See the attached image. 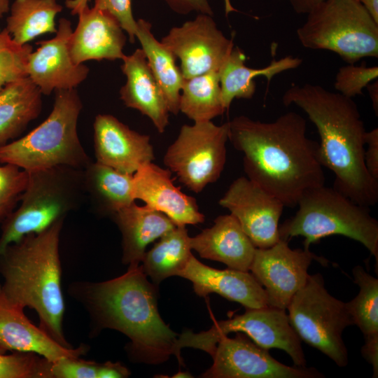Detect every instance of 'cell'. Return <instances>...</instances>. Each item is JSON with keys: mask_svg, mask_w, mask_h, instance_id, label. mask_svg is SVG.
Instances as JSON below:
<instances>
[{"mask_svg": "<svg viewBox=\"0 0 378 378\" xmlns=\"http://www.w3.org/2000/svg\"><path fill=\"white\" fill-rule=\"evenodd\" d=\"M161 42L180 59L184 78L218 71L234 48L233 41L206 14H198L181 26L172 27Z\"/></svg>", "mask_w": 378, "mask_h": 378, "instance_id": "cell-13", "label": "cell"}, {"mask_svg": "<svg viewBox=\"0 0 378 378\" xmlns=\"http://www.w3.org/2000/svg\"><path fill=\"white\" fill-rule=\"evenodd\" d=\"M50 362L31 352L0 354V378H49Z\"/></svg>", "mask_w": 378, "mask_h": 378, "instance_id": "cell-35", "label": "cell"}, {"mask_svg": "<svg viewBox=\"0 0 378 378\" xmlns=\"http://www.w3.org/2000/svg\"><path fill=\"white\" fill-rule=\"evenodd\" d=\"M88 346L81 344L67 348L52 338L26 316L24 308L10 301L0 285V354L7 351L31 352L50 361L66 357H81Z\"/></svg>", "mask_w": 378, "mask_h": 378, "instance_id": "cell-19", "label": "cell"}, {"mask_svg": "<svg viewBox=\"0 0 378 378\" xmlns=\"http://www.w3.org/2000/svg\"><path fill=\"white\" fill-rule=\"evenodd\" d=\"M177 276L190 280L195 293L200 297L215 293L246 309L269 306L265 289L248 272L210 267L192 255Z\"/></svg>", "mask_w": 378, "mask_h": 378, "instance_id": "cell-21", "label": "cell"}, {"mask_svg": "<svg viewBox=\"0 0 378 378\" xmlns=\"http://www.w3.org/2000/svg\"><path fill=\"white\" fill-rule=\"evenodd\" d=\"M133 174H124L99 162H90L83 169L85 195L95 213L111 217L134 202Z\"/></svg>", "mask_w": 378, "mask_h": 378, "instance_id": "cell-27", "label": "cell"}, {"mask_svg": "<svg viewBox=\"0 0 378 378\" xmlns=\"http://www.w3.org/2000/svg\"><path fill=\"white\" fill-rule=\"evenodd\" d=\"M367 88L369 92V95L370 97L372 103V107L376 113V115L378 114V85H377V81L374 82V83L371 85H368Z\"/></svg>", "mask_w": 378, "mask_h": 378, "instance_id": "cell-45", "label": "cell"}, {"mask_svg": "<svg viewBox=\"0 0 378 378\" xmlns=\"http://www.w3.org/2000/svg\"><path fill=\"white\" fill-rule=\"evenodd\" d=\"M172 377H192V376H190V374L188 372H178L177 374H174V376H172Z\"/></svg>", "mask_w": 378, "mask_h": 378, "instance_id": "cell-48", "label": "cell"}, {"mask_svg": "<svg viewBox=\"0 0 378 378\" xmlns=\"http://www.w3.org/2000/svg\"><path fill=\"white\" fill-rule=\"evenodd\" d=\"M316 260H328L309 248L291 249L288 241L279 239L274 245L256 248L249 270L263 287L269 306L286 309L294 295L305 284L308 268Z\"/></svg>", "mask_w": 378, "mask_h": 378, "instance_id": "cell-12", "label": "cell"}, {"mask_svg": "<svg viewBox=\"0 0 378 378\" xmlns=\"http://www.w3.org/2000/svg\"><path fill=\"white\" fill-rule=\"evenodd\" d=\"M64 219L39 233L8 245L0 255L1 288L13 302L34 309L39 328L61 345L73 347L62 329L65 304L62 290L59 238Z\"/></svg>", "mask_w": 378, "mask_h": 378, "instance_id": "cell-4", "label": "cell"}, {"mask_svg": "<svg viewBox=\"0 0 378 378\" xmlns=\"http://www.w3.org/2000/svg\"><path fill=\"white\" fill-rule=\"evenodd\" d=\"M214 225L194 237L191 249L203 258L218 261L228 268L248 272L255 247L232 215L218 216Z\"/></svg>", "mask_w": 378, "mask_h": 378, "instance_id": "cell-23", "label": "cell"}, {"mask_svg": "<svg viewBox=\"0 0 378 378\" xmlns=\"http://www.w3.org/2000/svg\"><path fill=\"white\" fill-rule=\"evenodd\" d=\"M352 273L359 287L358 295L346 302L353 323L360 330L364 340L378 337V279L360 265L354 267Z\"/></svg>", "mask_w": 378, "mask_h": 378, "instance_id": "cell-32", "label": "cell"}, {"mask_svg": "<svg viewBox=\"0 0 378 378\" xmlns=\"http://www.w3.org/2000/svg\"><path fill=\"white\" fill-rule=\"evenodd\" d=\"M27 181V172L11 164L0 166V223L15 209Z\"/></svg>", "mask_w": 378, "mask_h": 378, "instance_id": "cell-36", "label": "cell"}, {"mask_svg": "<svg viewBox=\"0 0 378 378\" xmlns=\"http://www.w3.org/2000/svg\"><path fill=\"white\" fill-rule=\"evenodd\" d=\"M10 10V0H0V18Z\"/></svg>", "mask_w": 378, "mask_h": 378, "instance_id": "cell-46", "label": "cell"}, {"mask_svg": "<svg viewBox=\"0 0 378 378\" xmlns=\"http://www.w3.org/2000/svg\"><path fill=\"white\" fill-rule=\"evenodd\" d=\"M218 204L236 218L255 248H269L279 241L284 204L246 176L236 178Z\"/></svg>", "mask_w": 378, "mask_h": 378, "instance_id": "cell-15", "label": "cell"}, {"mask_svg": "<svg viewBox=\"0 0 378 378\" xmlns=\"http://www.w3.org/2000/svg\"><path fill=\"white\" fill-rule=\"evenodd\" d=\"M295 214L279 227L281 239L302 236L304 248L331 235H342L361 243L378 264V222L369 207L360 205L325 185L307 192Z\"/></svg>", "mask_w": 378, "mask_h": 378, "instance_id": "cell-6", "label": "cell"}, {"mask_svg": "<svg viewBox=\"0 0 378 378\" xmlns=\"http://www.w3.org/2000/svg\"><path fill=\"white\" fill-rule=\"evenodd\" d=\"M358 1L378 23V0H358Z\"/></svg>", "mask_w": 378, "mask_h": 378, "instance_id": "cell-44", "label": "cell"}, {"mask_svg": "<svg viewBox=\"0 0 378 378\" xmlns=\"http://www.w3.org/2000/svg\"><path fill=\"white\" fill-rule=\"evenodd\" d=\"M32 47L17 43L6 31L0 30V90L6 84L27 76V64Z\"/></svg>", "mask_w": 378, "mask_h": 378, "instance_id": "cell-34", "label": "cell"}, {"mask_svg": "<svg viewBox=\"0 0 378 378\" xmlns=\"http://www.w3.org/2000/svg\"><path fill=\"white\" fill-rule=\"evenodd\" d=\"M85 197L83 169L59 165L29 172L18 208L2 222L0 255L25 235L65 219L81 206Z\"/></svg>", "mask_w": 378, "mask_h": 378, "instance_id": "cell-7", "label": "cell"}, {"mask_svg": "<svg viewBox=\"0 0 378 378\" xmlns=\"http://www.w3.org/2000/svg\"><path fill=\"white\" fill-rule=\"evenodd\" d=\"M94 7L111 15L127 34L130 43L136 40L137 22L133 16L132 0H94Z\"/></svg>", "mask_w": 378, "mask_h": 378, "instance_id": "cell-38", "label": "cell"}, {"mask_svg": "<svg viewBox=\"0 0 378 378\" xmlns=\"http://www.w3.org/2000/svg\"><path fill=\"white\" fill-rule=\"evenodd\" d=\"M72 31L71 22L61 18L55 37L38 42L39 47L29 55L27 75L42 94L75 89L88 77V67L71 59L69 41Z\"/></svg>", "mask_w": 378, "mask_h": 378, "instance_id": "cell-16", "label": "cell"}, {"mask_svg": "<svg viewBox=\"0 0 378 378\" xmlns=\"http://www.w3.org/2000/svg\"><path fill=\"white\" fill-rule=\"evenodd\" d=\"M297 29L306 48L327 50L349 64L378 57V23L358 0H323Z\"/></svg>", "mask_w": 378, "mask_h": 378, "instance_id": "cell-8", "label": "cell"}, {"mask_svg": "<svg viewBox=\"0 0 378 378\" xmlns=\"http://www.w3.org/2000/svg\"><path fill=\"white\" fill-rule=\"evenodd\" d=\"M322 1L323 0H288L293 9L298 14H307Z\"/></svg>", "mask_w": 378, "mask_h": 378, "instance_id": "cell-42", "label": "cell"}, {"mask_svg": "<svg viewBox=\"0 0 378 378\" xmlns=\"http://www.w3.org/2000/svg\"><path fill=\"white\" fill-rule=\"evenodd\" d=\"M96 161L124 174H133L153 162L150 138L131 130L110 114H98L93 123Z\"/></svg>", "mask_w": 378, "mask_h": 378, "instance_id": "cell-17", "label": "cell"}, {"mask_svg": "<svg viewBox=\"0 0 378 378\" xmlns=\"http://www.w3.org/2000/svg\"><path fill=\"white\" fill-rule=\"evenodd\" d=\"M365 141L367 146L364 153L366 168L370 174L378 180V129L377 127L366 132Z\"/></svg>", "mask_w": 378, "mask_h": 378, "instance_id": "cell-40", "label": "cell"}, {"mask_svg": "<svg viewBox=\"0 0 378 378\" xmlns=\"http://www.w3.org/2000/svg\"><path fill=\"white\" fill-rule=\"evenodd\" d=\"M121 70L126 82L120 97L127 107L147 116L160 133L169 125V110L164 92L153 74L141 48L122 59Z\"/></svg>", "mask_w": 378, "mask_h": 378, "instance_id": "cell-22", "label": "cell"}, {"mask_svg": "<svg viewBox=\"0 0 378 378\" xmlns=\"http://www.w3.org/2000/svg\"><path fill=\"white\" fill-rule=\"evenodd\" d=\"M168 6L180 15H188L192 12L213 16L214 11L210 0H164Z\"/></svg>", "mask_w": 378, "mask_h": 378, "instance_id": "cell-39", "label": "cell"}, {"mask_svg": "<svg viewBox=\"0 0 378 378\" xmlns=\"http://www.w3.org/2000/svg\"><path fill=\"white\" fill-rule=\"evenodd\" d=\"M228 140L243 153L246 177L294 207L309 190L325 185L319 144L306 134L307 122L289 111L271 122L238 115L227 122Z\"/></svg>", "mask_w": 378, "mask_h": 378, "instance_id": "cell-1", "label": "cell"}, {"mask_svg": "<svg viewBox=\"0 0 378 378\" xmlns=\"http://www.w3.org/2000/svg\"><path fill=\"white\" fill-rule=\"evenodd\" d=\"M224 2H225V10L226 15H227L229 13L232 11L236 10L232 6L230 2V0H224Z\"/></svg>", "mask_w": 378, "mask_h": 378, "instance_id": "cell-47", "label": "cell"}, {"mask_svg": "<svg viewBox=\"0 0 378 378\" xmlns=\"http://www.w3.org/2000/svg\"><path fill=\"white\" fill-rule=\"evenodd\" d=\"M132 196L147 206L165 214L177 226L204 221L196 200L174 185L172 172L151 162L139 167L132 176Z\"/></svg>", "mask_w": 378, "mask_h": 378, "instance_id": "cell-18", "label": "cell"}, {"mask_svg": "<svg viewBox=\"0 0 378 378\" xmlns=\"http://www.w3.org/2000/svg\"><path fill=\"white\" fill-rule=\"evenodd\" d=\"M78 22L72 31L69 48L76 64L88 60L122 59L127 41L119 22L106 11L89 6L78 15Z\"/></svg>", "mask_w": 378, "mask_h": 378, "instance_id": "cell-20", "label": "cell"}, {"mask_svg": "<svg viewBox=\"0 0 378 378\" xmlns=\"http://www.w3.org/2000/svg\"><path fill=\"white\" fill-rule=\"evenodd\" d=\"M377 77V66H367L365 64L356 66L349 64L339 69L334 86L339 93L353 98L362 94L363 89Z\"/></svg>", "mask_w": 378, "mask_h": 378, "instance_id": "cell-37", "label": "cell"}, {"mask_svg": "<svg viewBox=\"0 0 378 378\" xmlns=\"http://www.w3.org/2000/svg\"><path fill=\"white\" fill-rule=\"evenodd\" d=\"M225 111L218 71L184 79L179 111L194 122H202L211 121Z\"/></svg>", "mask_w": 378, "mask_h": 378, "instance_id": "cell-31", "label": "cell"}, {"mask_svg": "<svg viewBox=\"0 0 378 378\" xmlns=\"http://www.w3.org/2000/svg\"><path fill=\"white\" fill-rule=\"evenodd\" d=\"M48 117L25 136L0 147V163L29 172L65 165L84 169L91 160L83 147L77 124L83 104L76 89L55 90Z\"/></svg>", "mask_w": 378, "mask_h": 378, "instance_id": "cell-5", "label": "cell"}, {"mask_svg": "<svg viewBox=\"0 0 378 378\" xmlns=\"http://www.w3.org/2000/svg\"><path fill=\"white\" fill-rule=\"evenodd\" d=\"M90 0H66V8L71 10L72 15H78L85 8L88 7Z\"/></svg>", "mask_w": 378, "mask_h": 378, "instance_id": "cell-43", "label": "cell"}, {"mask_svg": "<svg viewBox=\"0 0 378 378\" xmlns=\"http://www.w3.org/2000/svg\"><path fill=\"white\" fill-rule=\"evenodd\" d=\"M42 109V93L28 76L0 90V147L17 138Z\"/></svg>", "mask_w": 378, "mask_h": 378, "instance_id": "cell-26", "label": "cell"}, {"mask_svg": "<svg viewBox=\"0 0 378 378\" xmlns=\"http://www.w3.org/2000/svg\"><path fill=\"white\" fill-rule=\"evenodd\" d=\"M213 365L202 377L209 378H321L314 368L290 367L242 332L222 337L212 356Z\"/></svg>", "mask_w": 378, "mask_h": 378, "instance_id": "cell-14", "label": "cell"}, {"mask_svg": "<svg viewBox=\"0 0 378 378\" xmlns=\"http://www.w3.org/2000/svg\"><path fill=\"white\" fill-rule=\"evenodd\" d=\"M289 321L301 340L318 349L339 367L349 363L342 339L354 325L346 302L331 295L320 273L309 274L305 284L287 307Z\"/></svg>", "mask_w": 378, "mask_h": 378, "instance_id": "cell-9", "label": "cell"}, {"mask_svg": "<svg viewBox=\"0 0 378 378\" xmlns=\"http://www.w3.org/2000/svg\"><path fill=\"white\" fill-rule=\"evenodd\" d=\"M57 0H15L5 29L20 45L46 33H56L55 17L62 10Z\"/></svg>", "mask_w": 378, "mask_h": 378, "instance_id": "cell-30", "label": "cell"}, {"mask_svg": "<svg viewBox=\"0 0 378 378\" xmlns=\"http://www.w3.org/2000/svg\"><path fill=\"white\" fill-rule=\"evenodd\" d=\"M246 56L238 47H234L218 70L223 105L227 110L234 99H251L256 84L254 78L264 76L269 83L276 74L301 65L300 57L286 56L273 59L267 66L254 69L245 65Z\"/></svg>", "mask_w": 378, "mask_h": 378, "instance_id": "cell-25", "label": "cell"}, {"mask_svg": "<svg viewBox=\"0 0 378 378\" xmlns=\"http://www.w3.org/2000/svg\"><path fill=\"white\" fill-rule=\"evenodd\" d=\"M284 106L300 108L320 136L323 167L335 175L333 188L367 207L378 202V180L368 172L364 158L366 130L352 98L321 85H293L283 94Z\"/></svg>", "mask_w": 378, "mask_h": 378, "instance_id": "cell-2", "label": "cell"}, {"mask_svg": "<svg viewBox=\"0 0 378 378\" xmlns=\"http://www.w3.org/2000/svg\"><path fill=\"white\" fill-rule=\"evenodd\" d=\"M232 332L245 334L266 349L284 350L295 366L306 365L301 340L291 326L286 309L272 306L246 309L244 314L216 321L209 330L200 333L183 331L174 344V354L180 359L181 349L191 347L204 351L212 357L220 340Z\"/></svg>", "mask_w": 378, "mask_h": 378, "instance_id": "cell-10", "label": "cell"}, {"mask_svg": "<svg viewBox=\"0 0 378 378\" xmlns=\"http://www.w3.org/2000/svg\"><path fill=\"white\" fill-rule=\"evenodd\" d=\"M227 122L183 125L167 148L164 164L190 190L200 192L220 176L226 162Z\"/></svg>", "mask_w": 378, "mask_h": 378, "instance_id": "cell-11", "label": "cell"}, {"mask_svg": "<svg viewBox=\"0 0 378 378\" xmlns=\"http://www.w3.org/2000/svg\"><path fill=\"white\" fill-rule=\"evenodd\" d=\"M69 293L87 309L93 332H121L131 340L128 350L138 361L158 364L173 354L177 335L161 318L155 287L140 265L111 280L75 282Z\"/></svg>", "mask_w": 378, "mask_h": 378, "instance_id": "cell-3", "label": "cell"}, {"mask_svg": "<svg viewBox=\"0 0 378 378\" xmlns=\"http://www.w3.org/2000/svg\"><path fill=\"white\" fill-rule=\"evenodd\" d=\"M129 370L120 363H97L80 357L50 361L49 378H126Z\"/></svg>", "mask_w": 378, "mask_h": 378, "instance_id": "cell-33", "label": "cell"}, {"mask_svg": "<svg viewBox=\"0 0 378 378\" xmlns=\"http://www.w3.org/2000/svg\"><path fill=\"white\" fill-rule=\"evenodd\" d=\"M361 354L372 366L373 377L377 378L378 377V337L364 340Z\"/></svg>", "mask_w": 378, "mask_h": 378, "instance_id": "cell-41", "label": "cell"}, {"mask_svg": "<svg viewBox=\"0 0 378 378\" xmlns=\"http://www.w3.org/2000/svg\"><path fill=\"white\" fill-rule=\"evenodd\" d=\"M111 218L122 235V263L129 267L139 266L147 246L177 226L163 213L135 202Z\"/></svg>", "mask_w": 378, "mask_h": 378, "instance_id": "cell-24", "label": "cell"}, {"mask_svg": "<svg viewBox=\"0 0 378 378\" xmlns=\"http://www.w3.org/2000/svg\"><path fill=\"white\" fill-rule=\"evenodd\" d=\"M186 225L176 226L145 253L141 267L158 286L164 279L177 276L185 268L192 255Z\"/></svg>", "mask_w": 378, "mask_h": 378, "instance_id": "cell-29", "label": "cell"}, {"mask_svg": "<svg viewBox=\"0 0 378 378\" xmlns=\"http://www.w3.org/2000/svg\"><path fill=\"white\" fill-rule=\"evenodd\" d=\"M136 22V38L139 41L150 70L164 92L169 112L177 115L180 112V95L185 78L176 64V58L155 38L149 22L144 19Z\"/></svg>", "mask_w": 378, "mask_h": 378, "instance_id": "cell-28", "label": "cell"}]
</instances>
